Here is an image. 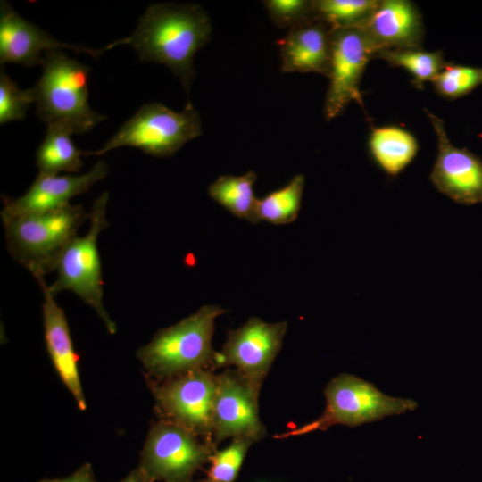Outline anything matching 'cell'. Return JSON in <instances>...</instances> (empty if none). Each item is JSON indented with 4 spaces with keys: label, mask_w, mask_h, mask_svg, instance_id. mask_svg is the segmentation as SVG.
Returning <instances> with one entry per match:
<instances>
[{
    "label": "cell",
    "mask_w": 482,
    "mask_h": 482,
    "mask_svg": "<svg viewBox=\"0 0 482 482\" xmlns=\"http://www.w3.org/2000/svg\"><path fill=\"white\" fill-rule=\"evenodd\" d=\"M435 130L437 154L430 172L435 188L461 205L482 204V160L465 147L452 144L442 119L425 109Z\"/></svg>",
    "instance_id": "4fadbf2b"
},
{
    "label": "cell",
    "mask_w": 482,
    "mask_h": 482,
    "mask_svg": "<svg viewBox=\"0 0 482 482\" xmlns=\"http://www.w3.org/2000/svg\"><path fill=\"white\" fill-rule=\"evenodd\" d=\"M431 83L440 96L457 99L482 85V67L446 62Z\"/></svg>",
    "instance_id": "d4e9b609"
},
{
    "label": "cell",
    "mask_w": 482,
    "mask_h": 482,
    "mask_svg": "<svg viewBox=\"0 0 482 482\" xmlns=\"http://www.w3.org/2000/svg\"><path fill=\"white\" fill-rule=\"evenodd\" d=\"M71 49L97 59L101 49L61 42L38 26L21 17L5 1L0 4V62L26 67L42 65L44 54L50 50Z\"/></svg>",
    "instance_id": "9a60e30c"
},
{
    "label": "cell",
    "mask_w": 482,
    "mask_h": 482,
    "mask_svg": "<svg viewBox=\"0 0 482 482\" xmlns=\"http://www.w3.org/2000/svg\"><path fill=\"white\" fill-rule=\"evenodd\" d=\"M89 218L80 204L20 216L3 221L11 256L35 278L56 270L67 245L79 226Z\"/></svg>",
    "instance_id": "3957f363"
},
{
    "label": "cell",
    "mask_w": 482,
    "mask_h": 482,
    "mask_svg": "<svg viewBox=\"0 0 482 482\" xmlns=\"http://www.w3.org/2000/svg\"><path fill=\"white\" fill-rule=\"evenodd\" d=\"M359 28L376 54L383 50L422 48V16L417 5L409 0L378 1L370 17Z\"/></svg>",
    "instance_id": "2e32d148"
},
{
    "label": "cell",
    "mask_w": 482,
    "mask_h": 482,
    "mask_svg": "<svg viewBox=\"0 0 482 482\" xmlns=\"http://www.w3.org/2000/svg\"><path fill=\"white\" fill-rule=\"evenodd\" d=\"M44 294L45 341L53 365L80 410L87 407L79 375V356L74 350L68 321L44 278H36Z\"/></svg>",
    "instance_id": "e0dca14e"
},
{
    "label": "cell",
    "mask_w": 482,
    "mask_h": 482,
    "mask_svg": "<svg viewBox=\"0 0 482 482\" xmlns=\"http://www.w3.org/2000/svg\"><path fill=\"white\" fill-rule=\"evenodd\" d=\"M214 449L190 430L166 420L154 424L141 452L138 469L148 482H192Z\"/></svg>",
    "instance_id": "ba28073f"
},
{
    "label": "cell",
    "mask_w": 482,
    "mask_h": 482,
    "mask_svg": "<svg viewBox=\"0 0 482 482\" xmlns=\"http://www.w3.org/2000/svg\"><path fill=\"white\" fill-rule=\"evenodd\" d=\"M31 103H35L33 89H21L2 69L0 73V124L23 120Z\"/></svg>",
    "instance_id": "4316f807"
},
{
    "label": "cell",
    "mask_w": 482,
    "mask_h": 482,
    "mask_svg": "<svg viewBox=\"0 0 482 482\" xmlns=\"http://www.w3.org/2000/svg\"><path fill=\"white\" fill-rule=\"evenodd\" d=\"M108 193L104 192L95 200L89 213V230L83 237H74L67 245L56 266L57 278L48 287L54 296L65 290L76 294L96 312L109 333L114 334L116 325L103 303L102 267L97 247L98 236L108 226Z\"/></svg>",
    "instance_id": "52a82bcc"
},
{
    "label": "cell",
    "mask_w": 482,
    "mask_h": 482,
    "mask_svg": "<svg viewBox=\"0 0 482 482\" xmlns=\"http://www.w3.org/2000/svg\"><path fill=\"white\" fill-rule=\"evenodd\" d=\"M218 376L212 415V444L227 438H246L253 443L266 436L259 417L260 390L234 369Z\"/></svg>",
    "instance_id": "7c38bea8"
},
{
    "label": "cell",
    "mask_w": 482,
    "mask_h": 482,
    "mask_svg": "<svg viewBox=\"0 0 482 482\" xmlns=\"http://www.w3.org/2000/svg\"><path fill=\"white\" fill-rule=\"evenodd\" d=\"M272 22L278 28H295L315 19L313 1L266 0L263 2Z\"/></svg>",
    "instance_id": "83f0119b"
},
{
    "label": "cell",
    "mask_w": 482,
    "mask_h": 482,
    "mask_svg": "<svg viewBox=\"0 0 482 482\" xmlns=\"http://www.w3.org/2000/svg\"><path fill=\"white\" fill-rule=\"evenodd\" d=\"M331 31V27L319 19L290 29L276 42L281 58V71L314 72L328 77Z\"/></svg>",
    "instance_id": "ac0fdd59"
},
{
    "label": "cell",
    "mask_w": 482,
    "mask_h": 482,
    "mask_svg": "<svg viewBox=\"0 0 482 482\" xmlns=\"http://www.w3.org/2000/svg\"><path fill=\"white\" fill-rule=\"evenodd\" d=\"M72 133L58 125H48L37 154L38 174L57 175L61 171L78 173L83 166L84 152L71 141Z\"/></svg>",
    "instance_id": "44dd1931"
},
{
    "label": "cell",
    "mask_w": 482,
    "mask_h": 482,
    "mask_svg": "<svg viewBox=\"0 0 482 482\" xmlns=\"http://www.w3.org/2000/svg\"><path fill=\"white\" fill-rule=\"evenodd\" d=\"M324 395L325 410L319 418L275 437L325 431L335 425L356 428L388 416L401 415L418 407V403L412 399L389 396L374 384L348 373H341L332 378L324 389Z\"/></svg>",
    "instance_id": "5b68a950"
},
{
    "label": "cell",
    "mask_w": 482,
    "mask_h": 482,
    "mask_svg": "<svg viewBox=\"0 0 482 482\" xmlns=\"http://www.w3.org/2000/svg\"><path fill=\"white\" fill-rule=\"evenodd\" d=\"M379 0H315V19L331 29L361 27L372 14Z\"/></svg>",
    "instance_id": "cb8c5ba5"
},
{
    "label": "cell",
    "mask_w": 482,
    "mask_h": 482,
    "mask_svg": "<svg viewBox=\"0 0 482 482\" xmlns=\"http://www.w3.org/2000/svg\"><path fill=\"white\" fill-rule=\"evenodd\" d=\"M217 385V375L197 370L168 378L154 389V396L169 421L212 438Z\"/></svg>",
    "instance_id": "8fae6325"
},
{
    "label": "cell",
    "mask_w": 482,
    "mask_h": 482,
    "mask_svg": "<svg viewBox=\"0 0 482 482\" xmlns=\"http://www.w3.org/2000/svg\"><path fill=\"white\" fill-rule=\"evenodd\" d=\"M201 135L200 115L190 102L180 112L160 103H150L125 121L100 149L84 154L102 155L115 148L130 146L153 156L166 157Z\"/></svg>",
    "instance_id": "8992f818"
},
{
    "label": "cell",
    "mask_w": 482,
    "mask_h": 482,
    "mask_svg": "<svg viewBox=\"0 0 482 482\" xmlns=\"http://www.w3.org/2000/svg\"><path fill=\"white\" fill-rule=\"evenodd\" d=\"M376 58L407 71L418 89H422L425 82H431L446 63L441 51L430 52L422 48L383 50L375 54Z\"/></svg>",
    "instance_id": "603a6c76"
},
{
    "label": "cell",
    "mask_w": 482,
    "mask_h": 482,
    "mask_svg": "<svg viewBox=\"0 0 482 482\" xmlns=\"http://www.w3.org/2000/svg\"><path fill=\"white\" fill-rule=\"evenodd\" d=\"M38 482H97L92 466L89 463H85L80 468H79L71 475L62 478H54V479H43Z\"/></svg>",
    "instance_id": "f1b7e54d"
},
{
    "label": "cell",
    "mask_w": 482,
    "mask_h": 482,
    "mask_svg": "<svg viewBox=\"0 0 482 482\" xmlns=\"http://www.w3.org/2000/svg\"><path fill=\"white\" fill-rule=\"evenodd\" d=\"M226 312L219 305H203L178 323L159 330L138 349V359L153 375L167 378L212 367L216 353L212 345L215 320Z\"/></svg>",
    "instance_id": "277c9868"
},
{
    "label": "cell",
    "mask_w": 482,
    "mask_h": 482,
    "mask_svg": "<svg viewBox=\"0 0 482 482\" xmlns=\"http://www.w3.org/2000/svg\"><path fill=\"white\" fill-rule=\"evenodd\" d=\"M376 51L360 28L332 29L329 86L324 103L327 120L340 115L353 101L363 106L360 84Z\"/></svg>",
    "instance_id": "30bf717a"
},
{
    "label": "cell",
    "mask_w": 482,
    "mask_h": 482,
    "mask_svg": "<svg viewBox=\"0 0 482 482\" xmlns=\"http://www.w3.org/2000/svg\"><path fill=\"white\" fill-rule=\"evenodd\" d=\"M43 72L33 89L37 112L46 125L84 134L105 120L88 102L89 67L60 49L44 54Z\"/></svg>",
    "instance_id": "7a4b0ae2"
},
{
    "label": "cell",
    "mask_w": 482,
    "mask_h": 482,
    "mask_svg": "<svg viewBox=\"0 0 482 482\" xmlns=\"http://www.w3.org/2000/svg\"><path fill=\"white\" fill-rule=\"evenodd\" d=\"M107 173L108 165L99 160L89 171L82 175L38 174L29 190L21 197H3L2 221L69 205L72 197L87 192Z\"/></svg>",
    "instance_id": "5bb4252c"
},
{
    "label": "cell",
    "mask_w": 482,
    "mask_h": 482,
    "mask_svg": "<svg viewBox=\"0 0 482 482\" xmlns=\"http://www.w3.org/2000/svg\"><path fill=\"white\" fill-rule=\"evenodd\" d=\"M212 30L210 18L200 5L151 4L129 37L113 41L103 50L129 45L141 61L167 66L189 93L195 74L194 56L209 41Z\"/></svg>",
    "instance_id": "6da1fadb"
},
{
    "label": "cell",
    "mask_w": 482,
    "mask_h": 482,
    "mask_svg": "<svg viewBox=\"0 0 482 482\" xmlns=\"http://www.w3.org/2000/svg\"><path fill=\"white\" fill-rule=\"evenodd\" d=\"M304 186V176L296 174L283 187L258 199L256 206L258 220L273 225H285L295 221L301 209Z\"/></svg>",
    "instance_id": "7402d4cb"
},
{
    "label": "cell",
    "mask_w": 482,
    "mask_h": 482,
    "mask_svg": "<svg viewBox=\"0 0 482 482\" xmlns=\"http://www.w3.org/2000/svg\"><path fill=\"white\" fill-rule=\"evenodd\" d=\"M287 322L269 323L250 318L242 327L230 329L220 352L215 353L212 367H233L252 385L262 384L282 348Z\"/></svg>",
    "instance_id": "9c48e42d"
},
{
    "label": "cell",
    "mask_w": 482,
    "mask_h": 482,
    "mask_svg": "<svg viewBox=\"0 0 482 482\" xmlns=\"http://www.w3.org/2000/svg\"><path fill=\"white\" fill-rule=\"evenodd\" d=\"M368 145L378 168L393 177L402 173L412 162L419 150L416 137L395 125L373 127Z\"/></svg>",
    "instance_id": "d6986e66"
},
{
    "label": "cell",
    "mask_w": 482,
    "mask_h": 482,
    "mask_svg": "<svg viewBox=\"0 0 482 482\" xmlns=\"http://www.w3.org/2000/svg\"><path fill=\"white\" fill-rule=\"evenodd\" d=\"M120 482H148L138 467L130 471L122 480Z\"/></svg>",
    "instance_id": "f546056e"
},
{
    "label": "cell",
    "mask_w": 482,
    "mask_h": 482,
    "mask_svg": "<svg viewBox=\"0 0 482 482\" xmlns=\"http://www.w3.org/2000/svg\"><path fill=\"white\" fill-rule=\"evenodd\" d=\"M257 174L248 170L243 175H222L217 178L208 187L212 199L223 206L230 213L239 219L252 223H258L253 186Z\"/></svg>",
    "instance_id": "ffe728a7"
},
{
    "label": "cell",
    "mask_w": 482,
    "mask_h": 482,
    "mask_svg": "<svg viewBox=\"0 0 482 482\" xmlns=\"http://www.w3.org/2000/svg\"><path fill=\"white\" fill-rule=\"evenodd\" d=\"M253 443L246 438H234L221 450H214L204 482H235L245 455Z\"/></svg>",
    "instance_id": "484cf974"
}]
</instances>
